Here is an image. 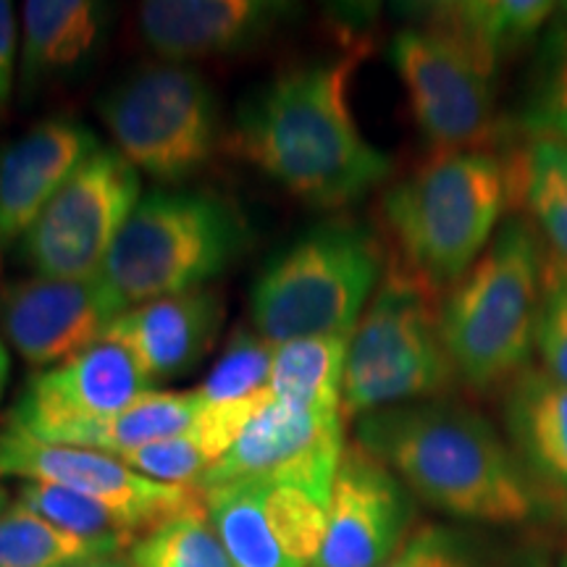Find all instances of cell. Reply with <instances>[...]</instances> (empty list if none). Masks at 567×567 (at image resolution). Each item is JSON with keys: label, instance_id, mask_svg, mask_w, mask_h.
<instances>
[{"label": "cell", "instance_id": "f35d334b", "mask_svg": "<svg viewBox=\"0 0 567 567\" xmlns=\"http://www.w3.org/2000/svg\"><path fill=\"white\" fill-rule=\"evenodd\" d=\"M0 255H3V252H0ZM0 276H3V258H0Z\"/></svg>", "mask_w": 567, "mask_h": 567}, {"label": "cell", "instance_id": "8fae6325", "mask_svg": "<svg viewBox=\"0 0 567 567\" xmlns=\"http://www.w3.org/2000/svg\"><path fill=\"white\" fill-rule=\"evenodd\" d=\"M344 450L342 413H316L274 400L195 486L205 492L243 481L289 484L329 502Z\"/></svg>", "mask_w": 567, "mask_h": 567}, {"label": "cell", "instance_id": "277c9868", "mask_svg": "<svg viewBox=\"0 0 567 567\" xmlns=\"http://www.w3.org/2000/svg\"><path fill=\"white\" fill-rule=\"evenodd\" d=\"M544 258L536 226L509 213L471 271L442 297L444 347L465 386H505L530 365Z\"/></svg>", "mask_w": 567, "mask_h": 567}, {"label": "cell", "instance_id": "d6986e66", "mask_svg": "<svg viewBox=\"0 0 567 567\" xmlns=\"http://www.w3.org/2000/svg\"><path fill=\"white\" fill-rule=\"evenodd\" d=\"M109 6L92 0H27L21 11L19 82L30 97L42 84L76 76L101 53Z\"/></svg>", "mask_w": 567, "mask_h": 567}, {"label": "cell", "instance_id": "603a6c76", "mask_svg": "<svg viewBox=\"0 0 567 567\" xmlns=\"http://www.w3.org/2000/svg\"><path fill=\"white\" fill-rule=\"evenodd\" d=\"M200 408L203 396L197 389L195 392H147L122 413L63 431L53 444L82 446V450L118 457L189 431Z\"/></svg>", "mask_w": 567, "mask_h": 567}, {"label": "cell", "instance_id": "44dd1931", "mask_svg": "<svg viewBox=\"0 0 567 567\" xmlns=\"http://www.w3.org/2000/svg\"><path fill=\"white\" fill-rule=\"evenodd\" d=\"M547 547L530 536H502L496 528L417 526L384 567H551Z\"/></svg>", "mask_w": 567, "mask_h": 567}, {"label": "cell", "instance_id": "ba28073f", "mask_svg": "<svg viewBox=\"0 0 567 567\" xmlns=\"http://www.w3.org/2000/svg\"><path fill=\"white\" fill-rule=\"evenodd\" d=\"M97 113L116 151L161 184L195 176L221 137L216 92L184 63L134 69L103 92Z\"/></svg>", "mask_w": 567, "mask_h": 567}, {"label": "cell", "instance_id": "f1b7e54d", "mask_svg": "<svg viewBox=\"0 0 567 567\" xmlns=\"http://www.w3.org/2000/svg\"><path fill=\"white\" fill-rule=\"evenodd\" d=\"M132 567H234L205 502L145 530L130 549Z\"/></svg>", "mask_w": 567, "mask_h": 567}, {"label": "cell", "instance_id": "cb8c5ba5", "mask_svg": "<svg viewBox=\"0 0 567 567\" xmlns=\"http://www.w3.org/2000/svg\"><path fill=\"white\" fill-rule=\"evenodd\" d=\"M347 350L350 337H305L276 344L271 365L276 400L316 413H342Z\"/></svg>", "mask_w": 567, "mask_h": 567}, {"label": "cell", "instance_id": "ffe728a7", "mask_svg": "<svg viewBox=\"0 0 567 567\" xmlns=\"http://www.w3.org/2000/svg\"><path fill=\"white\" fill-rule=\"evenodd\" d=\"M502 423L530 476L555 499L567 496V384L528 365L505 384Z\"/></svg>", "mask_w": 567, "mask_h": 567}, {"label": "cell", "instance_id": "f546056e", "mask_svg": "<svg viewBox=\"0 0 567 567\" xmlns=\"http://www.w3.org/2000/svg\"><path fill=\"white\" fill-rule=\"evenodd\" d=\"M260 484V481H258ZM264 486V513L268 528L284 555L297 567H313L318 551L323 547L326 523H329V502L316 494L289 484Z\"/></svg>", "mask_w": 567, "mask_h": 567}, {"label": "cell", "instance_id": "6da1fadb", "mask_svg": "<svg viewBox=\"0 0 567 567\" xmlns=\"http://www.w3.org/2000/svg\"><path fill=\"white\" fill-rule=\"evenodd\" d=\"M354 444L381 460L417 502L467 526L520 530L547 523L557 509L507 436L465 402L439 396L360 415Z\"/></svg>", "mask_w": 567, "mask_h": 567}, {"label": "cell", "instance_id": "e575fe53", "mask_svg": "<svg viewBox=\"0 0 567 567\" xmlns=\"http://www.w3.org/2000/svg\"><path fill=\"white\" fill-rule=\"evenodd\" d=\"M69 567H132L130 551H109V555H92Z\"/></svg>", "mask_w": 567, "mask_h": 567}, {"label": "cell", "instance_id": "1f68e13d", "mask_svg": "<svg viewBox=\"0 0 567 567\" xmlns=\"http://www.w3.org/2000/svg\"><path fill=\"white\" fill-rule=\"evenodd\" d=\"M534 352L544 371L567 384V260L551 252L544 258Z\"/></svg>", "mask_w": 567, "mask_h": 567}, {"label": "cell", "instance_id": "30bf717a", "mask_svg": "<svg viewBox=\"0 0 567 567\" xmlns=\"http://www.w3.org/2000/svg\"><path fill=\"white\" fill-rule=\"evenodd\" d=\"M140 200L137 168L116 147L101 145L21 237V264L42 279L97 276Z\"/></svg>", "mask_w": 567, "mask_h": 567}, {"label": "cell", "instance_id": "484cf974", "mask_svg": "<svg viewBox=\"0 0 567 567\" xmlns=\"http://www.w3.org/2000/svg\"><path fill=\"white\" fill-rule=\"evenodd\" d=\"M513 126L523 142H567V3L557 6L538 38L526 101Z\"/></svg>", "mask_w": 567, "mask_h": 567}, {"label": "cell", "instance_id": "83f0119b", "mask_svg": "<svg viewBox=\"0 0 567 567\" xmlns=\"http://www.w3.org/2000/svg\"><path fill=\"white\" fill-rule=\"evenodd\" d=\"M17 502L69 534L90 538V542L113 544L124 551H130L132 544L142 536V528L126 513H118L103 502L87 499V496L69 492L63 486L24 481L19 486Z\"/></svg>", "mask_w": 567, "mask_h": 567}, {"label": "cell", "instance_id": "4fadbf2b", "mask_svg": "<svg viewBox=\"0 0 567 567\" xmlns=\"http://www.w3.org/2000/svg\"><path fill=\"white\" fill-rule=\"evenodd\" d=\"M0 476L42 481L103 502L130 515L142 534L205 502L195 484H158L105 452L45 444L11 429H0Z\"/></svg>", "mask_w": 567, "mask_h": 567}, {"label": "cell", "instance_id": "4dcf8cb0", "mask_svg": "<svg viewBox=\"0 0 567 567\" xmlns=\"http://www.w3.org/2000/svg\"><path fill=\"white\" fill-rule=\"evenodd\" d=\"M276 344L255 331H237L197 392L205 402H243L271 389Z\"/></svg>", "mask_w": 567, "mask_h": 567}, {"label": "cell", "instance_id": "d590c367", "mask_svg": "<svg viewBox=\"0 0 567 567\" xmlns=\"http://www.w3.org/2000/svg\"><path fill=\"white\" fill-rule=\"evenodd\" d=\"M9 375H11V354L3 339H0V400H3L6 386H9Z\"/></svg>", "mask_w": 567, "mask_h": 567}, {"label": "cell", "instance_id": "7a4b0ae2", "mask_svg": "<svg viewBox=\"0 0 567 567\" xmlns=\"http://www.w3.org/2000/svg\"><path fill=\"white\" fill-rule=\"evenodd\" d=\"M354 53L284 71L234 116L229 151L310 208L358 203L392 174V158L365 140L347 101Z\"/></svg>", "mask_w": 567, "mask_h": 567}, {"label": "cell", "instance_id": "7402d4cb", "mask_svg": "<svg viewBox=\"0 0 567 567\" xmlns=\"http://www.w3.org/2000/svg\"><path fill=\"white\" fill-rule=\"evenodd\" d=\"M555 11L557 3L542 0H476L431 6L425 21L452 32L499 69L509 55L542 38Z\"/></svg>", "mask_w": 567, "mask_h": 567}, {"label": "cell", "instance_id": "9c48e42d", "mask_svg": "<svg viewBox=\"0 0 567 567\" xmlns=\"http://www.w3.org/2000/svg\"><path fill=\"white\" fill-rule=\"evenodd\" d=\"M389 59L431 151H492L502 132L494 90L499 69L429 21L396 32Z\"/></svg>", "mask_w": 567, "mask_h": 567}, {"label": "cell", "instance_id": "5b68a950", "mask_svg": "<svg viewBox=\"0 0 567 567\" xmlns=\"http://www.w3.org/2000/svg\"><path fill=\"white\" fill-rule=\"evenodd\" d=\"M389 255L371 226L331 218L266 260L250 289L252 331L271 344L352 337L384 279Z\"/></svg>", "mask_w": 567, "mask_h": 567}, {"label": "cell", "instance_id": "8992f818", "mask_svg": "<svg viewBox=\"0 0 567 567\" xmlns=\"http://www.w3.org/2000/svg\"><path fill=\"white\" fill-rule=\"evenodd\" d=\"M252 226L208 189H153L118 231L101 276L130 308L205 289L252 247Z\"/></svg>", "mask_w": 567, "mask_h": 567}, {"label": "cell", "instance_id": "3957f363", "mask_svg": "<svg viewBox=\"0 0 567 567\" xmlns=\"http://www.w3.org/2000/svg\"><path fill=\"white\" fill-rule=\"evenodd\" d=\"M507 158L434 153L381 200L394 258L444 297L481 258L509 210Z\"/></svg>", "mask_w": 567, "mask_h": 567}, {"label": "cell", "instance_id": "d4e9b609", "mask_svg": "<svg viewBox=\"0 0 567 567\" xmlns=\"http://www.w3.org/2000/svg\"><path fill=\"white\" fill-rule=\"evenodd\" d=\"M203 499L234 567H297L268 528L258 481L205 488Z\"/></svg>", "mask_w": 567, "mask_h": 567}, {"label": "cell", "instance_id": "e0dca14e", "mask_svg": "<svg viewBox=\"0 0 567 567\" xmlns=\"http://www.w3.org/2000/svg\"><path fill=\"white\" fill-rule=\"evenodd\" d=\"M97 134L74 118H45L0 145V252L19 245L45 205L92 153Z\"/></svg>", "mask_w": 567, "mask_h": 567}, {"label": "cell", "instance_id": "8d00e7d4", "mask_svg": "<svg viewBox=\"0 0 567 567\" xmlns=\"http://www.w3.org/2000/svg\"><path fill=\"white\" fill-rule=\"evenodd\" d=\"M6 509H9V492H6V488L0 486V515H3Z\"/></svg>", "mask_w": 567, "mask_h": 567}, {"label": "cell", "instance_id": "ac0fdd59", "mask_svg": "<svg viewBox=\"0 0 567 567\" xmlns=\"http://www.w3.org/2000/svg\"><path fill=\"white\" fill-rule=\"evenodd\" d=\"M224 300L213 289H195L130 308L113 321L105 339L134 354L153 384L189 373L216 342Z\"/></svg>", "mask_w": 567, "mask_h": 567}, {"label": "cell", "instance_id": "4316f807", "mask_svg": "<svg viewBox=\"0 0 567 567\" xmlns=\"http://www.w3.org/2000/svg\"><path fill=\"white\" fill-rule=\"evenodd\" d=\"M109 551L124 549L69 534L21 502H13L0 515V567H69Z\"/></svg>", "mask_w": 567, "mask_h": 567}, {"label": "cell", "instance_id": "74e56055", "mask_svg": "<svg viewBox=\"0 0 567 567\" xmlns=\"http://www.w3.org/2000/svg\"><path fill=\"white\" fill-rule=\"evenodd\" d=\"M551 567H567V551H563V555L555 559V565H551Z\"/></svg>", "mask_w": 567, "mask_h": 567}, {"label": "cell", "instance_id": "2e32d148", "mask_svg": "<svg viewBox=\"0 0 567 567\" xmlns=\"http://www.w3.org/2000/svg\"><path fill=\"white\" fill-rule=\"evenodd\" d=\"M292 13L284 0H147L137 27L163 61L184 63L250 51Z\"/></svg>", "mask_w": 567, "mask_h": 567}, {"label": "cell", "instance_id": "836d02e7", "mask_svg": "<svg viewBox=\"0 0 567 567\" xmlns=\"http://www.w3.org/2000/svg\"><path fill=\"white\" fill-rule=\"evenodd\" d=\"M19 61V24L9 0H0V111L9 103Z\"/></svg>", "mask_w": 567, "mask_h": 567}, {"label": "cell", "instance_id": "7c38bea8", "mask_svg": "<svg viewBox=\"0 0 567 567\" xmlns=\"http://www.w3.org/2000/svg\"><path fill=\"white\" fill-rule=\"evenodd\" d=\"M153 386L130 350L103 339L48 371H34L6 413L3 429L53 444L74 425L122 413L155 392Z\"/></svg>", "mask_w": 567, "mask_h": 567}, {"label": "cell", "instance_id": "52a82bcc", "mask_svg": "<svg viewBox=\"0 0 567 567\" xmlns=\"http://www.w3.org/2000/svg\"><path fill=\"white\" fill-rule=\"evenodd\" d=\"M439 305L442 297L389 255L384 279L350 337L342 386L344 417L439 400L457 384Z\"/></svg>", "mask_w": 567, "mask_h": 567}, {"label": "cell", "instance_id": "5bb4252c", "mask_svg": "<svg viewBox=\"0 0 567 567\" xmlns=\"http://www.w3.org/2000/svg\"><path fill=\"white\" fill-rule=\"evenodd\" d=\"M126 305L101 274L87 279H32L0 289V331L38 371L103 342Z\"/></svg>", "mask_w": 567, "mask_h": 567}, {"label": "cell", "instance_id": "9a60e30c", "mask_svg": "<svg viewBox=\"0 0 567 567\" xmlns=\"http://www.w3.org/2000/svg\"><path fill=\"white\" fill-rule=\"evenodd\" d=\"M417 499L360 444H347L313 567H384L417 528Z\"/></svg>", "mask_w": 567, "mask_h": 567}, {"label": "cell", "instance_id": "d6a6232c", "mask_svg": "<svg viewBox=\"0 0 567 567\" xmlns=\"http://www.w3.org/2000/svg\"><path fill=\"white\" fill-rule=\"evenodd\" d=\"M118 460L130 465L134 473H140V476L172 486L197 484L200 476H205L213 467V457L189 431H184L179 436L163 439V442L147 444L142 450L126 452V455H118Z\"/></svg>", "mask_w": 567, "mask_h": 567}]
</instances>
